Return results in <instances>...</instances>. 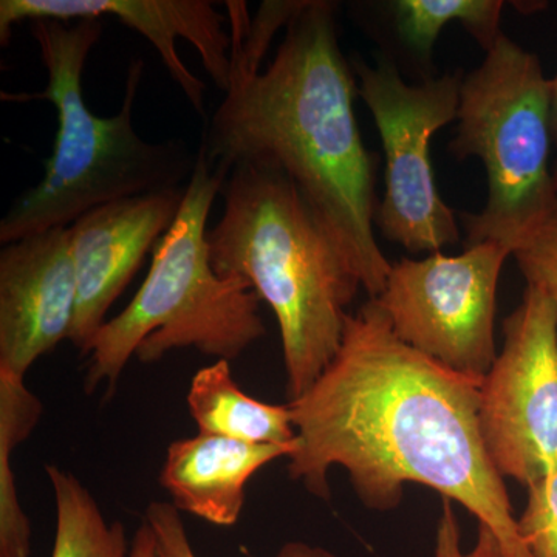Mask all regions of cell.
Segmentation results:
<instances>
[{"instance_id":"e0dca14e","label":"cell","mask_w":557,"mask_h":557,"mask_svg":"<svg viewBox=\"0 0 557 557\" xmlns=\"http://www.w3.org/2000/svg\"><path fill=\"white\" fill-rule=\"evenodd\" d=\"M502 0H395L391 3L399 38L413 53L431 58L440 33L450 22L467 28L487 51L504 35Z\"/></svg>"},{"instance_id":"7a4b0ae2","label":"cell","mask_w":557,"mask_h":557,"mask_svg":"<svg viewBox=\"0 0 557 557\" xmlns=\"http://www.w3.org/2000/svg\"><path fill=\"white\" fill-rule=\"evenodd\" d=\"M269 67L233 60L200 152L212 170L242 161L284 172L376 299L392 263L375 236L376 157L362 141L354 69L341 51L336 3L300 0Z\"/></svg>"},{"instance_id":"8992f818","label":"cell","mask_w":557,"mask_h":557,"mask_svg":"<svg viewBox=\"0 0 557 557\" xmlns=\"http://www.w3.org/2000/svg\"><path fill=\"white\" fill-rule=\"evenodd\" d=\"M485 53L461 79L449 150L458 160L478 157L486 171L485 207L461 215L467 247L500 242L512 252L557 199L549 78L537 54L505 33Z\"/></svg>"},{"instance_id":"2e32d148","label":"cell","mask_w":557,"mask_h":557,"mask_svg":"<svg viewBox=\"0 0 557 557\" xmlns=\"http://www.w3.org/2000/svg\"><path fill=\"white\" fill-rule=\"evenodd\" d=\"M57 507L51 557H131L121 522H108L100 505L79 479L58 465H47Z\"/></svg>"},{"instance_id":"277c9868","label":"cell","mask_w":557,"mask_h":557,"mask_svg":"<svg viewBox=\"0 0 557 557\" xmlns=\"http://www.w3.org/2000/svg\"><path fill=\"white\" fill-rule=\"evenodd\" d=\"M30 27L49 86L38 94L3 91L2 100L50 101L57 109L58 132L42 180L21 194L0 220V244L70 226L110 201L188 185L197 153L193 156L180 139L150 143L135 131L145 61L131 62L120 112L98 116L84 101L83 72L104 32L102 21L40 20Z\"/></svg>"},{"instance_id":"ba28073f","label":"cell","mask_w":557,"mask_h":557,"mask_svg":"<svg viewBox=\"0 0 557 557\" xmlns=\"http://www.w3.org/2000/svg\"><path fill=\"white\" fill-rule=\"evenodd\" d=\"M511 248L469 245L461 255L401 259L376 302L403 343L461 375L483 380L496 361L498 278Z\"/></svg>"},{"instance_id":"44dd1931","label":"cell","mask_w":557,"mask_h":557,"mask_svg":"<svg viewBox=\"0 0 557 557\" xmlns=\"http://www.w3.org/2000/svg\"><path fill=\"white\" fill-rule=\"evenodd\" d=\"M454 502L443 497L434 557H508L493 531L479 525L478 541L469 552L461 549L460 525L453 507Z\"/></svg>"},{"instance_id":"9c48e42d","label":"cell","mask_w":557,"mask_h":557,"mask_svg":"<svg viewBox=\"0 0 557 557\" xmlns=\"http://www.w3.org/2000/svg\"><path fill=\"white\" fill-rule=\"evenodd\" d=\"M504 335V350L480 387V431L498 474L528 487L557 472L555 304L527 285Z\"/></svg>"},{"instance_id":"52a82bcc","label":"cell","mask_w":557,"mask_h":557,"mask_svg":"<svg viewBox=\"0 0 557 557\" xmlns=\"http://www.w3.org/2000/svg\"><path fill=\"white\" fill-rule=\"evenodd\" d=\"M358 95L383 141L384 197L375 226L410 252H438L460 242L456 212L440 197L431 161L432 137L457 120L461 78L443 75L423 83L403 81L391 62L355 60Z\"/></svg>"},{"instance_id":"ac0fdd59","label":"cell","mask_w":557,"mask_h":557,"mask_svg":"<svg viewBox=\"0 0 557 557\" xmlns=\"http://www.w3.org/2000/svg\"><path fill=\"white\" fill-rule=\"evenodd\" d=\"M511 256L527 284L541 288L557 310V199L544 219L515 245Z\"/></svg>"},{"instance_id":"30bf717a","label":"cell","mask_w":557,"mask_h":557,"mask_svg":"<svg viewBox=\"0 0 557 557\" xmlns=\"http://www.w3.org/2000/svg\"><path fill=\"white\" fill-rule=\"evenodd\" d=\"M208 0H2L0 44L9 46L11 33L22 22L104 20L115 17L138 32L159 51L171 78L178 84L199 115L207 112V84L194 75L177 51V40L196 47L211 79L228 90L233 67V40L223 14Z\"/></svg>"},{"instance_id":"4fadbf2b","label":"cell","mask_w":557,"mask_h":557,"mask_svg":"<svg viewBox=\"0 0 557 557\" xmlns=\"http://www.w3.org/2000/svg\"><path fill=\"white\" fill-rule=\"evenodd\" d=\"M295 450L293 446L252 445L199 432L171 443L160 483L180 512L212 525L233 527L244 511L249 479Z\"/></svg>"},{"instance_id":"9a60e30c","label":"cell","mask_w":557,"mask_h":557,"mask_svg":"<svg viewBox=\"0 0 557 557\" xmlns=\"http://www.w3.org/2000/svg\"><path fill=\"white\" fill-rule=\"evenodd\" d=\"M42 413V401L25 380L0 369V557H30L32 523L21 507L11 457Z\"/></svg>"},{"instance_id":"3957f363","label":"cell","mask_w":557,"mask_h":557,"mask_svg":"<svg viewBox=\"0 0 557 557\" xmlns=\"http://www.w3.org/2000/svg\"><path fill=\"white\" fill-rule=\"evenodd\" d=\"M220 194L223 214L207 233L212 267L248 281L274 311L292 401L338 354L361 282L284 172L242 161Z\"/></svg>"},{"instance_id":"7c38bea8","label":"cell","mask_w":557,"mask_h":557,"mask_svg":"<svg viewBox=\"0 0 557 557\" xmlns=\"http://www.w3.org/2000/svg\"><path fill=\"white\" fill-rule=\"evenodd\" d=\"M186 186L101 205L69 226L78 276L70 343L86 355L106 314L177 218Z\"/></svg>"},{"instance_id":"7402d4cb","label":"cell","mask_w":557,"mask_h":557,"mask_svg":"<svg viewBox=\"0 0 557 557\" xmlns=\"http://www.w3.org/2000/svg\"><path fill=\"white\" fill-rule=\"evenodd\" d=\"M131 557H156L152 531L146 520L138 527L137 533L131 542Z\"/></svg>"},{"instance_id":"5bb4252c","label":"cell","mask_w":557,"mask_h":557,"mask_svg":"<svg viewBox=\"0 0 557 557\" xmlns=\"http://www.w3.org/2000/svg\"><path fill=\"white\" fill-rule=\"evenodd\" d=\"M186 401L201 434L296 448L298 432L288 403L270 405L249 397L237 386L225 359L194 375Z\"/></svg>"},{"instance_id":"6da1fadb","label":"cell","mask_w":557,"mask_h":557,"mask_svg":"<svg viewBox=\"0 0 557 557\" xmlns=\"http://www.w3.org/2000/svg\"><path fill=\"white\" fill-rule=\"evenodd\" d=\"M482 380L454 372L395 335L375 299L348 313L336 357L288 401L298 440L289 479L330 497L343 467L366 507H397L406 483L432 487L493 531L508 557H533L480 431Z\"/></svg>"},{"instance_id":"603a6c76","label":"cell","mask_w":557,"mask_h":557,"mask_svg":"<svg viewBox=\"0 0 557 557\" xmlns=\"http://www.w3.org/2000/svg\"><path fill=\"white\" fill-rule=\"evenodd\" d=\"M549 116H552L553 149H555L556 153L553 172H555L557 186V75L555 78L549 79Z\"/></svg>"},{"instance_id":"d6986e66","label":"cell","mask_w":557,"mask_h":557,"mask_svg":"<svg viewBox=\"0 0 557 557\" xmlns=\"http://www.w3.org/2000/svg\"><path fill=\"white\" fill-rule=\"evenodd\" d=\"M152 531L156 557H197L186 533L180 511L168 502H152L146 508L145 519ZM274 557H338L322 547L306 542H288Z\"/></svg>"},{"instance_id":"ffe728a7","label":"cell","mask_w":557,"mask_h":557,"mask_svg":"<svg viewBox=\"0 0 557 557\" xmlns=\"http://www.w3.org/2000/svg\"><path fill=\"white\" fill-rule=\"evenodd\" d=\"M518 527L533 557H557V472L528 486Z\"/></svg>"},{"instance_id":"5b68a950","label":"cell","mask_w":557,"mask_h":557,"mask_svg":"<svg viewBox=\"0 0 557 557\" xmlns=\"http://www.w3.org/2000/svg\"><path fill=\"white\" fill-rule=\"evenodd\" d=\"M230 172L212 170L197 152L174 223L153 248L152 265L137 295L90 341L84 392L112 394L132 357L152 364L175 348L233 361L265 335L260 299L248 281L220 276L211 262L207 222Z\"/></svg>"},{"instance_id":"8fae6325","label":"cell","mask_w":557,"mask_h":557,"mask_svg":"<svg viewBox=\"0 0 557 557\" xmlns=\"http://www.w3.org/2000/svg\"><path fill=\"white\" fill-rule=\"evenodd\" d=\"M78 276L69 226L30 234L0 251V369L25 379L70 338Z\"/></svg>"}]
</instances>
